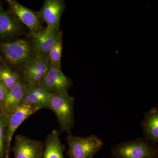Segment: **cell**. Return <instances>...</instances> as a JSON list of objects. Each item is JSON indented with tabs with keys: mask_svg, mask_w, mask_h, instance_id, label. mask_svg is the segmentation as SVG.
Instances as JSON below:
<instances>
[{
	"mask_svg": "<svg viewBox=\"0 0 158 158\" xmlns=\"http://www.w3.org/2000/svg\"><path fill=\"white\" fill-rule=\"evenodd\" d=\"M111 152L115 158H158V147L143 137L118 143Z\"/></svg>",
	"mask_w": 158,
	"mask_h": 158,
	"instance_id": "1",
	"label": "cell"
},
{
	"mask_svg": "<svg viewBox=\"0 0 158 158\" xmlns=\"http://www.w3.org/2000/svg\"><path fill=\"white\" fill-rule=\"evenodd\" d=\"M75 99L68 94L51 93L48 109L56 114L60 127L59 133H70L75 124Z\"/></svg>",
	"mask_w": 158,
	"mask_h": 158,
	"instance_id": "2",
	"label": "cell"
},
{
	"mask_svg": "<svg viewBox=\"0 0 158 158\" xmlns=\"http://www.w3.org/2000/svg\"><path fill=\"white\" fill-rule=\"evenodd\" d=\"M66 140L68 145L66 155L69 158H93L104 145L102 140L95 135L78 137L70 133Z\"/></svg>",
	"mask_w": 158,
	"mask_h": 158,
	"instance_id": "3",
	"label": "cell"
},
{
	"mask_svg": "<svg viewBox=\"0 0 158 158\" xmlns=\"http://www.w3.org/2000/svg\"><path fill=\"white\" fill-rule=\"evenodd\" d=\"M0 51L11 65L15 67L27 64L35 56L31 41L18 39L10 42H0Z\"/></svg>",
	"mask_w": 158,
	"mask_h": 158,
	"instance_id": "4",
	"label": "cell"
},
{
	"mask_svg": "<svg viewBox=\"0 0 158 158\" xmlns=\"http://www.w3.org/2000/svg\"><path fill=\"white\" fill-rule=\"evenodd\" d=\"M37 85L51 93L66 94L71 85L70 80L62 72L50 63L48 69Z\"/></svg>",
	"mask_w": 158,
	"mask_h": 158,
	"instance_id": "5",
	"label": "cell"
},
{
	"mask_svg": "<svg viewBox=\"0 0 158 158\" xmlns=\"http://www.w3.org/2000/svg\"><path fill=\"white\" fill-rule=\"evenodd\" d=\"M44 143L22 135H17L11 151L14 158H41L43 155Z\"/></svg>",
	"mask_w": 158,
	"mask_h": 158,
	"instance_id": "6",
	"label": "cell"
},
{
	"mask_svg": "<svg viewBox=\"0 0 158 158\" xmlns=\"http://www.w3.org/2000/svg\"><path fill=\"white\" fill-rule=\"evenodd\" d=\"M38 111L30 105L22 103L17 109L9 114L6 132V151L10 158L11 152V142L12 137L18 127L23 122Z\"/></svg>",
	"mask_w": 158,
	"mask_h": 158,
	"instance_id": "7",
	"label": "cell"
},
{
	"mask_svg": "<svg viewBox=\"0 0 158 158\" xmlns=\"http://www.w3.org/2000/svg\"><path fill=\"white\" fill-rule=\"evenodd\" d=\"M65 7V2L62 0H46L37 15L46 23L47 29L59 30Z\"/></svg>",
	"mask_w": 158,
	"mask_h": 158,
	"instance_id": "8",
	"label": "cell"
},
{
	"mask_svg": "<svg viewBox=\"0 0 158 158\" xmlns=\"http://www.w3.org/2000/svg\"><path fill=\"white\" fill-rule=\"evenodd\" d=\"M48 56L36 55L23 67L22 79L29 86L37 85L48 69Z\"/></svg>",
	"mask_w": 158,
	"mask_h": 158,
	"instance_id": "9",
	"label": "cell"
},
{
	"mask_svg": "<svg viewBox=\"0 0 158 158\" xmlns=\"http://www.w3.org/2000/svg\"><path fill=\"white\" fill-rule=\"evenodd\" d=\"M62 35V32L59 30L51 31L46 29L44 31L31 32L30 37L35 55L48 56Z\"/></svg>",
	"mask_w": 158,
	"mask_h": 158,
	"instance_id": "10",
	"label": "cell"
},
{
	"mask_svg": "<svg viewBox=\"0 0 158 158\" xmlns=\"http://www.w3.org/2000/svg\"><path fill=\"white\" fill-rule=\"evenodd\" d=\"M11 14L27 26L31 32L41 31V24L38 15L15 0L6 1Z\"/></svg>",
	"mask_w": 158,
	"mask_h": 158,
	"instance_id": "11",
	"label": "cell"
},
{
	"mask_svg": "<svg viewBox=\"0 0 158 158\" xmlns=\"http://www.w3.org/2000/svg\"><path fill=\"white\" fill-rule=\"evenodd\" d=\"M51 94V92L38 85H28L22 103L31 105L38 110L48 109Z\"/></svg>",
	"mask_w": 158,
	"mask_h": 158,
	"instance_id": "12",
	"label": "cell"
},
{
	"mask_svg": "<svg viewBox=\"0 0 158 158\" xmlns=\"http://www.w3.org/2000/svg\"><path fill=\"white\" fill-rule=\"evenodd\" d=\"M28 85L22 79L8 91L2 110L1 112L10 114L22 103Z\"/></svg>",
	"mask_w": 158,
	"mask_h": 158,
	"instance_id": "13",
	"label": "cell"
},
{
	"mask_svg": "<svg viewBox=\"0 0 158 158\" xmlns=\"http://www.w3.org/2000/svg\"><path fill=\"white\" fill-rule=\"evenodd\" d=\"M144 138L154 144L158 143V109L153 107L144 114L141 122Z\"/></svg>",
	"mask_w": 158,
	"mask_h": 158,
	"instance_id": "14",
	"label": "cell"
},
{
	"mask_svg": "<svg viewBox=\"0 0 158 158\" xmlns=\"http://www.w3.org/2000/svg\"><path fill=\"white\" fill-rule=\"evenodd\" d=\"M21 30L17 18L5 11L0 5V38L13 37L19 34Z\"/></svg>",
	"mask_w": 158,
	"mask_h": 158,
	"instance_id": "15",
	"label": "cell"
},
{
	"mask_svg": "<svg viewBox=\"0 0 158 158\" xmlns=\"http://www.w3.org/2000/svg\"><path fill=\"white\" fill-rule=\"evenodd\" d=\"M64 150V146L59 138V133L53 130L46 138L42 158H65Z\"/></svg>",
	"mask_w": 158,
	"mask_h": 158,
	"instance_id": "16",
	"label": "cell"
},
{
	"mask_svg": "<svg viewBox=\"0 0 158 158\" xmlns=\"http://www.w3.org/2000/svg\"><path fill=\"white\" fill-rule=\"evenodd\" d=\"M21 78L19 74L5 65L0 69V84L7 92L13 88Z\"/></svg>",
	"mask_w": 158,
	"mask_h": 158,
	"instance_id": "17",
	"label": "cell"
},
{
	"mask_svg": "<svg viewBox=\"0 0 158 158\" xmlns=\"http://www.w3.org/2000/svg\"><path fill=\"white\" fill-rule=\"evenodd\" d=\"M9 114L0 112V158H10L6 151V132Z\"/></svg>",
	"mask_w": 158,
	"mask_h": 158,
	"instance_id": "18",
	"label": "cell"
},
{
	"mask_svg": "<svg viewBox=\"0 0 158 158\" xmlns=\"http://www.w3.org/2000/svg\"><path fill=\"white\" fill-rule=\"evenodd\" d=\"M62 52V35L57 40L48 55L51 65L61 70V59Z\"/></svg>",
	"mask_w": 158,
	"mask_h": 158,
	"instance_id": "19",
	"label": "cell"
},
{
	"mask_svg": "<svg viewBox=\"0 0 158 158\" xmlns=\"http://www.w3.org/2000/svg\"><path fill=\"white\" fill-rule=\"evenodd\" d=\"M7 91L0 84V112L2 111L6 100Z\"/></svg>",
	"mask_w": 158,
	"mask_h": 158,
	"instance_id": "20",
	"label": "cell"
},
{
	"mask_svg": "<svg viewBox=\"0 0 158 158\" xmlns=\"http://www.w3.org/2000/svg\"><path fill=\"white\" fill-rule=\"evenodd\" d=\"M4 66V62H3L1 56H0V69H1V68H2Z\"/></svg>",
	"mask_w": 158,
	"mask_h": 158,
	"instance_id": "21",
	"label": "cell"
}]
</instances>
